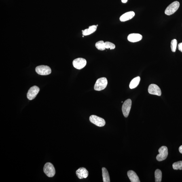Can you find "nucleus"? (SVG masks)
I'll use <instances>...</instances> for the list:
<instances>
[{"instance_id": "22", "label": "nucleus", "mask_w": 182, "mask_h": 182, "mask_svg": "<svg viewBox=\"0 0 182 182\" xmlns=\"http://www.w3.org/2000/svg\"><path fill=\"white\" fill-rule=\"evenodd\" d=\"M105 49H110L111 50H112L115 48V45L109 41H106L105 42Z\"/></svg>"}, {"instance_id": "11", "label": "nucleus", "mask_w": 182, "mask_h": 182, "mask_svg": "<svg viewBox=\"0 0 182 182\" xmlns=\"http://www.w3.org/2000/svg\"><path fill=\"white\" fill-rule=\"evenodd\" d=\"M76 174L80 179H86L88 176V172L86 168L81 167L76 171Z\"/></svg>"}, {"instance_id": "16", "label": "nucleus", "mask_w": 182, "mask_h": 182, "mask_svg": "<svg viewBox=\"0 0 182 182\" xmlns=\"http://www.w3.org/2000/svg\"><path fill=\"white\" fill-rule=\"evenodd\" d=\"M140 81V78L138 76L134 78L131 81L129 85L130 88L131 89H134L136 88L139 84Z\"/></svg>"}, {"instance_id": "2", "label": "nucleus", "mask_w": 182, "mask_h": 182, "mask_svg": "<svg viewBox=\"0 0 182 182\" xmlns=\"http://www.w3.org/2000/svg\"><path fill=\"white\" fill-rule=\"evenodd\" d=\"M179 6L180 3L179 1L173 2L167 7L165 10V14L168 16L173 14L179 9Z\"/></svg>"}, {"instance_id": "15", "label": "nucleus", "mask_w": 182, "mask_h": 182, "mask_svg": "<svg viewBox=\"0 0 182 182\" xmlns=\"http://www.w3.org/2000/svg\"><path fill=\"white\" fill-rule=\"evenodd\" d=\"M97 26L96 25L90 26L88 29L82 30V35L84 36L90 35L94 33L97 29Z\"/></svg>"}, {"instance_id": "13", "label": "nucleus", "mask_w": 182, "mask_h": 182, "mask_svg": "<svg viewBox=\"0 0 182 182\" xmlns=\"http://www.w3.org/2000/svg\"><path fill=\"white\" fill-rule=\"evenodd\" d=\"M134 16H135V13L133 11H130L121 15L119 19L121 22H125L131 19Z\"/></svg>"}, {"instance_id": "4", "label": "nucleus", "mask_w": 182, "mask_h": 182, "mask_svg": "<svg viewBox=\"0 0 182 182\" xmlns=\"http://www.w3.org/2000/svg\"><path fill=\"white\" fill-rule=\"evenodd\" d=\"M159 154L157 155V160L159 161H164L167 158L168 155V149L166 146H162L159 149Z\"/></svg>"}, {"instance_id": "3", "label": "nucleus", "mask_w": 182, "mask_h": 182, "mask_svg": "<svg viewBox=\"0 0 182 182\" xmlns=\"http://www.w3.org/2000/svg\"><path fill=\"white\" fill-rule=\"evenodd\" d=\"M43 171L47 176L52 177L56 174V170L54 165L50 163H47L43 167Z\"/></svg>"}, {"instance_id": "5", "label": "nucleus", "mask_w": 182, "mask_h": 182, "mask_svg": "<svg viewBox=\"0 0 182 182\" xmlns=\"http://www.w3.org/2000/svg\"><path fill=\"white\" fill-rule=\"evenodd\" d=\"M90 122L99 127H102L105 126L106 122L105 120L101 117L95 115H91L90 117Z\"/></svg>"}, {"instance_id": "19", "label": "nucleus", "mask_w": 182, "mask_h": 182, "mask_svg": "<svg viewBox=\"0 0 182 182\" xmlns=\"http://www.w3.org/2000/svg\"><path fill=\"white\" fill-rule=\"evenodd\" d=\"M95 46L98 50L103 51L105 50V42L103 41H98L96 43Z\"/></svg>"}, {"instance_id": "24", "label": "nucleus", "mask_w": 182, "mask_h": 182, "mask_svg": "<svg viewBox=\"0 0 182 182\" xmlns=\"http://www.w3.org/2000/svg\"><path fill=\"white\" fill-rule=\"evenodd\" d=\"M179 151L180 152V153H182V145L180 146L179 149Z\"/></svg>"}, {"instance_id": "17", "label": "nucleus", "mask_w": 182, "mask_h": 182, "mask_svg": "<svg viewBox=\"0 0 182 182\" xmlns=\"http://www.w3.org/2000/svg\"><path fill=\"white\" fill-rule=\"evenodd\" d=\"M102 176L104 182H110V177L108 172L105 168H102Z\"/></svg>"}, {"instance_id": "20", "label": "nucleus", "mask_w": 182, "mask_h": 182, "mask_svg": "<svg viewBox=\"0 0 182 182\" xmlns=\"http://www.w3.org/2000/svg\"><path fill=\"white\" fill-rule=\"evenodd\" d=\"M173 168L174 170H182V161H179V162L174 163L173 165Z\"/></svg>"}, {"instance_id": "6", "label": "nucleus", "mask_w": 182, "mask_h": 182, "mask_svg": "<svg viewBox=\"0 0 182 182\" xmlns=\"http://www.w3.org/2000/svg\"><path fill=\"white\" fill-rule=\"evenodd\" d=\"M35 71L39 75H47L51 73L52 70L48 66L41 65L36 68Z\"/></svg>"}, {"instance_id": "21", "label": "nucleus", "mask_w": 182, "mask_h": 182, "mask_svg": "<svg viewBox=\"0 0 182 182\" xmlns=\"http://www.w3.org/2000/svg\"><path fill=\"white\" fill-rule=\"evenodd\" d=\"M177 40L174 39L171 41V48L172 52H176V47L177 46Z\"/></svg>"}, {"instance_id": "10", "label": "nucleus", "mask_w": 182, "mask_h": 182, "mask_svg": "<svg viewBox=\"0 0 182 182\" xmlns=\"http://www.w3.org/2000/svg\"><path fill=\"white\" fill-rule=\"evenodd\" d=\"M149 93L159 96L161 95L162 92L160 88L158 85L155 84H151L149 85L148 88Z\"/></svg>"}, {"instance_id": "7", "label": "nucleus", "mask_w": 182, "mask_h": 182, "mask_svg": "<svg viewBox=\"0 0 182 182\" xmlns=\"http://www.w3.org/2000/svg\"><path fill=\"white\" fill-rule=\"evenodd\" d=\"M132 100L128 99L125 100L123 103L122 110L123 115L125 117H127L129 114L131 108L132 106Z\"/></svg>"}, {"instance_id": "1", "label": "nucleus", "mask_w": 182, "mask_h": 182, "mask_svg": "<svg viewBox=\"0 0 182 182\" xmlns=\"http://www.w3.org/2000/svg\"><path fill=\"white\" fill-rule=\"evenodd\" d=\"M107 84L108 81L106 78H100L97 80L94 85V90L96 91L104 90L107 87Z\"/></svg>"}, {"instance_id": "18", "label": "nucleus", "mask_w": 182, "mask_h": 182, "mask_svg": "<svg viewBox=\"0 0 182 182\" xmlns=\"http://www.w3.org/2000/svg\"><path fill=\"white\" fill-rule=\"evenodd\" d=\"M155 182H161L162 181V172L159 169H157L155 172Z\"/></svg>"}, {"instance_id": "12", "label": "nucleus", "mask_w": 182, "mask_h": 182, "mask_svg": "<svg viewBox=\"0 0 182 182\" xmlns=\"http://www.w3.org/2000/svg\"><path fill=\"white\" fill-rule=\"evenodd\" d=\"M143 38V36L139 33H132L128 36L127 39L130 42L135 43L141 41Z\"/></svg>"}, {"instance_id": "9", "label": "nucleus", "mask_w": 182, "mask_h": 182, "mask_svg": "<svg viewBox=\"0 0 182 182\" xmlns=\"http://www.w3.org/2000/svg\"><path fill=\"white\" fill-rule=\"evenodd\" d=\"M39 91L38 87L34 86L31 87L28 90L27 94V98L30 100H33L37 96Z\"/></svg>"}, {"instance_id": "25", "label": "nucleus", "mask_w": 182, "mask_h": 182, "mask_svg": "<svg viewBox=\"0 0 182 182\" xmlns=\"http://www.w3.org/2000/svg\"><path fill=\"white\" fill-rule=\"evenodd\" d=\"M128 0H121V1L122 3H126L127 2Z\"/></svg>"}, {"instance_id": "8", "label": "nucleus", "mask_w": 182, "mask_h": 182, "mask_svg": "<svg viewBox=\"0 0 182 182\" xmlns=\"http://www.w3.org/2000/svg\"><path fill=\"white\" fill-rule=\"evenodd\" d=\"M86 60L82 58L76 59L73 62L74 67L78 70L82 69L86 66Z\"/></svg>"}, {"instance_id": "23", "label": "nucleus", "mask_w": 182, "mask_h": 182, "mask_svg": "<svg viewBox=\"0 0 182 182\" xmlns=\"http://www.w3.org/2000/svg\"><path fill=\"white\" fill-rule=\"evenodd\" d=\"M178 49L182 52V43H180L178 45Z\"/></svg>"}, {"instance_id": "26", "label": "nucleus", "mask_w": 182, "mask_h": 182, "mask_svg": "<svg viewBox=\"0 0 182 182\" xmlns=\"http://www.w3.org/2000/svg\"><path fill=\"white\" fill-rule=\"evenodd\" d=\"M98 25H96V26H97V27H98Z\"/></svg>"}, {"instance_id": "14", "label": "nucleus", "mask_w": 182, "mask_h": 182, "mask_svg": "<svg viewBox=\"0 0 182 182\" xmlns=\"http://www.w3.org/2000/svg\"><path fill=\"white\" fill-rule=\"evenodd\" d=\"M127 175L131 182H140L139 178L135 172L132 170L128 171Z\"/></svg>"}]
</instances>
